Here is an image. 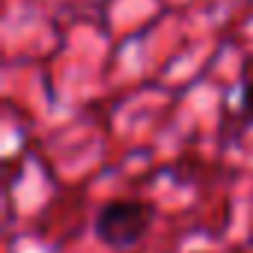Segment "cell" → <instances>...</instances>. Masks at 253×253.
<instances>
[{"mask_svg": "<svg viewBox=\"0 0 253 253\" xmlns=\"http://www.w3.org/2000/svg\"><path fill=\"white\" fill-rule=\"evenodd\" d=\"M238 113L247 125H253V78L241 84V92H238Z\"/></svg>", "mask_w": 253, "mask_h": 253, "instance_id": "2", "label": "cell"}, {"mask_svg": "<svg viewBox=\"0 0 253 253\" xmlns=\"http://www.w3.org/2000/svg\"><path fill=\"white\" fill-rule=\"evenodd\" d=\"M155 223V206L146 200H110L95 211L92 235L110 250H128L143 241Z\"/></svg>", "mask_w": 253, "mask_h": 253, "instance_id": "1", "label": "cell"}]
</instances>
